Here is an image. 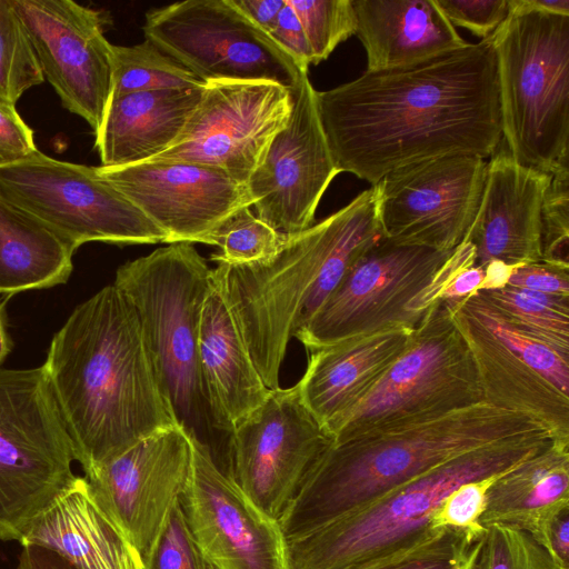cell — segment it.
Segmentation results:
<instances>
[{"label": "cell", "instance_id": "obj_49", "mask_svg": "<svg viewBox=\"0 0 569 569\" xmlns=\"http://www.w3.org/2000/svg\"><path fill=\"white\" fill-rule=\"evenodd\" d=\"M517 267L519 266H510L501 261L488 262L482 267L485 270V278L478 291L505 288Z\"/></svg>", "mask_w": 569, "mask_h": 569}, {"label": "cell", "instance_id": "obj_17", "mask_svg": "<svg viewBox=\"0 0 569 569\" xmlns=\"http://www.w3.org/2000/svg\"><path fill=\"white\" fill-rule=\"evenodd\" d=\"M62 106L99 130L112 93V44L101 12L72 0H11Z\"/></svg>", "mask_w": 569, "mask_h": 569}, {"label": "cell", "instance_id": "obj_6", "mask_svg": "<svg viewBox=\"0 0 569 569\" xmlns=\"http://www.w3.org/2000/svg\"><path fill=\"white\" fill-rule=\"evenodd\" d=\"M212 269L188 242L169 243L120 266L113 284L140 321L156 373L177 425L209 446L221 433L201 378L198 339Z\"/></svg>", "mask_w": 569, "mask_h": 569}, {"label": "cell", "instance_id": "obj_4", "mask_svg": "<svg viewBox=\"0 0 569 569\" xmlns=\"http://www.w3.org/2000/svg\"><path fill=\"white\" fill-rule=\"evenodd\" d=\"M541 430L525 415L482 401L333 441L278 522L287 541L297 539L455 457Z\"/></svg>", "mask_w": 569, "mask_h": 569}, {"label": "cell", "instance_id": "obj_38", "mask_svg": "<svg viewBox=\"0 0 569 569\" xmlns=\"http://www.w3.org/2000/svg\"><path fill=\"white\" fill-rule=\"evenodd\" d=\"M541 261L569 268V158L550 173L541 207Z\"/></svg>", "mask_w": 569, "mask_h": 569}, {"label": "cell", "instance_id": "obj_48", "mask_svg": "<svg viewBox=\"0 0 569 569\" xmlns=\"http://www.w3.org/2000/svg\"><path fill=\"white\" fill-rule=\"evenodd\" d=\"M22 547L17 569H79L51 549L36 545Z\"/></svg>", "mask_w": 569, "mask_h": 569}, {"label": "cell", "instance_id": "obj_45", "mask_svg": "<svg viewBox=\"0 0 569 569\" xmlns=\"http://www.w3.org/2000/svg\"><path fill=\"white\" fill-rule=\"evenodd\" d=\"M543 548L560 569H569V506L562 508L546 529Z\"/></svg>", "mask_w": 569, "mask_h": 569}, {"label": "cell", "instance_id": "obj_25", "mask_svg": "<svg viewBox=\"0 0 569 569\" xmlns=\"http://www.w3.org/2000/svg\"><path fill=\"white\" fill-rule=\"evenodd\" d=\"M20 543L51 549L79 569H144L139 552L97 502L84 477L74 478Z\"/></svg>", "mask_w": 569, "mask_h": 569}, {"label": "cell", "instance_id": "obj_24", "mask_svg": "<svg viewBox=\"0 0 569 569\" xmlns=\"http://www.w3.org/2000/svg\"><path fill=\"white\" fill-rule=\"evenodd\" d=\"M198 357L212 416L230 439L233 428L263 402L270 389L213 277L200 318Z\"/></svg>", "mask_w": 569, "mask_h": 569}, {"label": "cell", "instance_id": "obj_52", "mask_svg": "<svg viewBox=\"0 0 569 569\" xmlns=\"http://www.w3.org/2000/svg\"><path fill=\"white\" fill-rule=\"evenodd\" d=\"M204 560V559H203ZM203 569H217L216 567H213L211 563H209L208 561H203Z\"/></svg>", "mask_w": 569, "mask_h": 569}, {"label": "cell", "instance_id": "obj_16", "mask_svg": "<svg viewBox=\"0 0 569 569\" xmlns=\"http://www.w3.org/2000/svg\"><path fill=\"white\" fill-rule=\"evenodd\" d=\"M191 436L179 425L158 430L84 473L101 508L143 565L189 482Z\"/></svg>", "mask_w": 569, "mask_h": 569}, {"label": "cell", "instance_id": "obj_5", "mask_svg": "<svg viewBox=\"0 0 569 569\" xmlns=\"http://www.w3.org/2000/svg\"><path fill=\"white\" fill-rule=\"evenodd\" d=\"M555 442L541 430L455 457L367 506L288 541L291 569H367L420 542L459 486L502 475Z\"/></svg>", "mask_w": 569, "mask_h": 569}, {"label": "cell", "instance_id": "obj_9", "mask_svg": "<svg viewBox=\"0 0 569 569\" xmlns=\"http://www.w3.org/2000/svg\"><path fill=\"white\" fill-rule=\"evenodd\" d=\"M482 401L469 346L447 302L438 300L377 383L328 432L337 441L370 429L435 418Z\"/></svg>", "mask_w": 569, "mask_h": 569}, {"label": "cell", "instance_id": "obj_20", "mask_svg": "<svg viewBox=\"0 0 569 569\" xmlns=\"http://www.w3.org/2000/svg\"><path fill=\"white\" fill-rule=\"evenodd\" d=\"M94 168L166 233V243H206L228 217L252 207L244 184L203 164L147 160Z\"/></svg>", "mask_w": 569, "mask_h": 569}, {"label": "cell", "instance_id": "obj_3", "mask_svg": "<svg viewBox=\"0 0 569 569\" xmlns=\"http://www.w3.org/2000/svg\"><path fill=\"white\" fill-rule=\"evenodd\" d=\"M381 237L378 192L372 186L320 222L287 234L266 261L240 266L217 261L212 277L269 389L279 387L290 339Z\"/></svg>", "mask_w": 569, "mask_h": 569}, {"label": "cell", "instance_id": "obj_19", "mask_svg": "<svg viewBox=\"0 0 569 569\" xmlns=\"http://www.w3.org/2000/svg\"><path fill=\"white\" fill-rule=\"evenodd\" d=\"M292 92L287 126L273 138L246 188L254 214L276 231L295 234L311 227L316 210L340 173L329 149L308 74Z\"/></svg>", "mask_w": 569, "mask_h": 569}, {"label": "cell", "instance_id": "obj_18", "mask_svg": "<svg viewBox=\"0 0 569 569\" xmlns=\"http://www.w3.org/2000/svg\"><path fill=\"white\" fill-rule=\"evenodd\" d=\"M189 482L179 503L202 558L217 569H291L279 522L262 512L192 438Z\"/></svg>", "mask_w": 569, "mask_h": 569}, {"label": "cell", "instance_id": "obj_23", "mask_svg": "<svg viewBox=\"0 0 569 569\" xmlns=\"http://www.w3.org/2000/svg\"><path fill=\"white\" fill-rule=\"evenodd\" d=\"M472 353L483 400L525 415L569 445V397L528 366L458 301H446Z\"/></svg>", "mask_w": 569, "mask_h": 569}, {"label": "cell", "instance_id": "obj_36", "mask_svg": "<svg viewBox=\"0 0 569 569\" xmlns=\"http://www.w3.org/2000/svg\"><path fill=\"white\" fill-rule=\"evenodd\" d=\"M295 10L313 54V64L326 60L338 44L356 34L352 0H286Z\"/></svg>", "mask_w": 569, "mask_h": 569}, {"label": "cell", "instance_id": "obj_34", "mask_svg": "<svg viewBox=\"0 0 569 569\" xmlns=\"http://www.w3.org/2000/svg\"><path fill=\"white\" fill-rule=\"evenodd\" d=\"M43 80L32 46L11 0H0V102L16 106L28 89Z\"/></svg>", "mask_w": 569, "mask_h": 569}, {"label": "cell", "instance_id": "obj_43", "mask_svg": "<svg viewBox=\"0 0 569 569\" xmlns=\"http://www.w3.org/2000/svg\"><path fill=\"white\" fill-rule=\"evenodd\" d=\"M269 37L300 71L308 73L309 66L313 64V54L298 16L286 0Z\"/></svg>", "mask_w": 569, "mask_h": 569}, {"label": "cell", "instance_id": "obj_30", "mask_svg": "<svg viewBox=\"0 0 569 569\" xmlns=\"http://www.w3.org/2000/svg\"><path fill=\"white\" fill-rule=\"evenodd\" d=\"M476 293L513 325L569 358V296L509 286Z\"/></svg>", "mask_w": 569, "mask_h": 569}, {"label": "cell", "instance_id": "obj_13", "mask_svg": "<svg viewBox=\"0 0 569 569\" xmlns=\"http://www.w3.org/2000/svg\"><path fill=\"white\" fill-rule=\"evenodd\" d=\"M332 442L298 383L270 389L232 430L228 475L253 505L279 521Z\"/></svg>", "mask_w": 569, "mask_h": 569}, {"label": "cell", "instance_id": "obj_14", "mask_svg": "<svg viewBox=\"0 0 569 569\" xmlns=\"http://www.w3.org/2000/svg\"><path fill=\"white\" fill-rule=\"evenodd\" d=\"M292 102V92L272 81L206 83L202 99L178 140L150 160L212 167L246 186L273 138L287 126Z\"/></svg>", "mask_w": 569, "mask_h": 569}, {"label": "cell", "instance_id": "obj_11", "mask_svg": "<svg viewBox=\"0 0 569 569\" xmlns=\"http://www.w3.org/2000/svg\"><path fill=\"white\" fill-rule=\"evenodd\" d=\"M452 251L381 237L295 338L312 351L391 327L416 328L427 312L422 293Z\"/></svg>", "mask_w": 569, "mask_h": 569}, {"label": "cell", "instance_id": "obj_51", "mask_svg": "<svg viewBox=\"0 0 569 569\" xmlns=\"http://www.w3.org/2000/svg\"><path fill=\"white\" fill-rule=\"evenodd\" d=\"M521 2L536 11L569 16V0H521Z\"/></svg>", "mask_w": 569, "mask_h": 569}, {"label": "cell", "instance_id": "obj_22", "mask_svg": "<svg viewBox=\"0 0 569 569\" xmlns=\"http://www.w3.org/2000/svg\"><path fill=\"white\" fill-rule=\"evenodd\" d=\"M413 329L391 327L310 351L298 385L306 406L327 430L371 390Z\"/></svg>", "mask_w": 569, "mask_h": 569}, {"label": "cell", "instance_id": "obj_40", "mask_svg": "<svg viewBox=\"0 0 569 569\" xmlns=\"http://www.w3.org/2000/svg\"><path fill=\"white\" fill-rule=\"evenodd\" d=\"M203 561L178 502L152 548L144 569H203Z\"/></svg>", "mask_w": 569, "mask_h": 569}, {"label": "cell", "instance_id": "obj_10", "mask_svg": "<svg viewBox=\"0 0 569 569\" xmlns=\"http://www.w3.org/2000/svg\"><path fill=\"white\" fill-rule=\"evenodd\" d=\"M0 199L34 218L76 249L91 241L166 242V233L94 167L50 158L39 150L0 167Z\"/></svg>", "mask_w": 569, "mask_h": 569}, {"label": "cell", "instance_id": "obj_1", "mask_svg": "<svg viewBox=\"0 0 569 569\" xmlns=\"http://www.w3.org/2000/svg\"><path fill=\"white\" fill-rule=\"evenodd\" d=\"M316 101L338 170L372 186L415 162L488 158L502 141L491 37L416 64L366 71L316 91Z\"/></svg>", "mask_w": 569, "mask_h": 569}, {"label": "cell", "instance_id": "obj_41", "mask_svg": "<svg viewBox=\"0 0 569 569\" xmlns=\"http://www.w3.org/2000/svg\"><path fill=\"white\" fill-rule=\"evenodd\" d=\"M452 26L481 40L492 36L509 16L508 0H435Z\"/></svg>", "mask_w": 569, "mask_h": 569}, {"label": "cell", "instance_id": "obj_8", "mask_svg": "<svg viewBox=\"0 0 569 569\" xmlns=\"http://www.w3.org/2000/svg\"><path fill=\"white\" fill-rule=\"evenodd\" d=\"M74 460L43 367H0V540H22L77 477Z\"/></svg>", "mask_w": 569, "mask_h": 569}, {"label": "cell", "instance_id": "obj_32", "mask_svg": "<svg viewBox=\"0 0 569 569\" xmlns=\"http://www.w3.org/2000/svg\"><path fill=\"white\" fill-rule=\"evenodd\" d=\"M458 302L521 360L569 397V358L513 325L477 293Z\"/></svg>", "mask_w": 569, "mask_h": 569}, {"label": "cell", "instance_id": "obj_50", "mask_svg": "<svg viewBox=\"0 0 569 569\" xmlns=\"http://www.w3.org/2000/svg\"><path fill=\"white\" fill-rule=\"evenodd\" d=\"M12 295L0 293V365L4 361L7 356L11 352L12 340L7 330V311L6 306Z\"/></svg>", "mask_w": 569, "mask_h": 569}, {"label": "cell", "instance_id": "obj_27", "mask_svg": "<svg viewBox=\"0 0 569 569\" xmlns=\"http://www.w3.org/2000/svg\"><path fill=\"white\" fill-rule=\"evenodd\" d=\"M204 88L153 90L110 98L94 133L101 166L138 163L169 149L199 106Z\"/></svg>", "mask_w": 569, "mask_h": 569}, {"label": "cell", "instance_id": "obj_26", "mask_svg": "<svg viewBox=\"0 0 569 569\" xmlns=\"http://www.w3.org/2000/svg\"><path fill=\"white\" fill-rule=\"evenodd\" d=\"M367 71L416 64L466 47L435 0H352Z\"/></svg>", "mask_w": 569, "mask_h": 569}, {"label": "cell", "instance_id": "obj_29", "mask_svg": "<svg viewBox=\"0 0 569 569\" xmlns=\"http://www.w3.org/2000/svg\"><path fill=\"white\" fill-rule=\"evenodd\" d=\"M77 249L41 222L0 199V293L64 283Z\"/></svg>", "mask_w": 569, "mask_h": 569}, {"label": "cell", "instance_id": "obj_7", "mask_svg": "<svg viewBox=\"0 0 569 569\" xmlns=\"http://www.w3.org/2000/svg\"><path fill=\"white\" fill-rule=\"evenodd\" d=\"M508 4L491 36L502 140L519 164L551 173L569 158V16Z\"/></svg>", "mask_w": 569, "mask_h": 569}, {"label": "cell", "instance_id": "obj_35", "mask_svg": "<svg viewBox=\"0 0 569 569\" xmlns=\"http://www.w3.org/2000/svg\"><path fill=\"white\" fill-rule=\"evenodd\" d=\"M481 539L455 529H435L417 545L367 569H477Z\"/></svg>", "mask_w": 569, "mask_h": 569}, {"label": "cell", "instance_id": "obj_12", "mask_svg": "<svg viewBox=\"0 0 569 569\" xmlns=\"http://www.w3.org/2000/svg\"><path fill=\"white\" fill-rule=\"evenodd\" d=\"M146 39L204 83L266 80L292 91L305 73L231 0H186L146 13Z\"/></svg>", "mask_w": 569, "mask_h": 569}, {"label": "cell", "instance_id": "obj_28", "mask_svg": "<svg viewBox=\"0 0 569 569\" xmlns=\"http://www.w3.org/2000/svg\"><path fill=\"white\" fill-rule=\"evenodd\" d=\"M569 506V445L555 441L495 479L480 525L526 531L543 547L550 520Z\"/></svg>", "mask_w": 569, "mask_h": 569}, {"label": "cell", "instance_id": "obj_2", "mask_svg": "<svg viewBox=\"0 0 569 569\" xmlns=\"http://www.w3.org/2000/svg\"><path fill=\"white\" fill-rule=\"evenodd\" d=\"M42 367L84 473L177 425L137 312L114 284L72 311Z\"/></svg>", "mask_w": 569, "mask_h": 569}, {"label": "cell", "instance_id": "obj_31", "mask_svg": "<svg viewBox=\"0 0 569 569\" xmlns=\"http://www.w3.org/2000/svg\"><path fill=\"white\" fill-rule=\"evenodd\" d=\"M111 50V98L134 92L206 86L190 70L147 39L130 47L112 44Z\"/></svg>", "mask_w": 569, "mask_h": 569}, {"label": "cell", "instance_id": "obj_21", "mask_svg": "<svg viewBox=\"0 0 569 569\" xmlns=\"http://www.w3.org/2000/svg\"><path fill=\"white\" fill-rule=\"evenodd\" d=\"M549 182L550 173L519 164L508 150L492 156L478 210L463 238L475 247L477 266L541 261V207Z\"/></svg>", "mask_w": 569, "mask_h": 569}, {"label": "cell", "instance_id": "obj_47", "mask_svg": "<svg viewBox=\"0 0 569 569\" xmlns=\"http://www.w3.org/2000/svg\"><path fill=\"white\" fill-rule=\"evenodd\" d=\"M485 278V270L476 263L461 268L440 296L443 301H460L476 293Z\"/></svg>", "mask_w": 569, "mask_h": 569}, {"label": "cell", "instance_id": "obj_39", "mask_svg": "<svg viewBox=\"0 0 569 569\" xmlns=\"http://www.w3.org/2000/svg\"><path fill=\"white\" fill-rule=\"evenodd\" d=\"M499 476L459 486L433 512L430 518V528L460 530L480 540L486 530L480 525V518L485 510L487 491Z\"/></svg>", "mask_w": 569, "mask_h": 569}, {"label": "cell", "instance_id": "obj_15", "mask_svg": "<svg viewBox=\"0 0 569 569\" xmlns=\"http://www.w3.org/2000/svg\"><path fill=\"white\" fill-rule=\"evenodd\" d=\"M487 162L446 156L396 169L373 184L382 237L407 246L452 251L479 207Z\"/></svg>", "mask_w": 569, "mask_h": 569}, {"label": "cell", "instance_id": "obj_44", "mask_svg": "<svg viewBox=\"0 0 569 569\" xmlns=\"http://www.w3.org/2000/svg\"><path fill=\"white\" fill-rule=\"evenodd\" d=\"M507 286L547 295L569 296V268L543 261L526 263L513 270Z\"/></svg>", "mask_w": 569, "mask_h": 569}, {"label": "cell", "instance_id": "obj_37", "mask_svg": "<svg viewBox=\"0 0 569 569\" xmlns=\"http://www.w3.org/2000/svg\"><path fill=\"white\" fill-rule=\"evenodd\" d=\"M477 569H560L548 551L526 531L489 526L481 538Z\"/></svg>", "mask_w": 569, "mask_h": 569}, {"label": "cell", "instance_id": "obj_33", "mask_svg": "<svg viewBox=\"0 0 569 569\" xmlns=\"http://www.w3.org/2000/svg\"><path fill=\"white\" fill-rule=\"evenodd\" d=\"M286 236L259 219L251 207H246L228 217L206 243L220 248V252L211 257L216 262L252 264L274 256Z\"/></svg>", "mask_w": 569, "mask_h": 569}, {"label": "cell", "instance_id": "obj_46", "mask_svg": "<svg viewBox=\"0 0 569 569\" xmlns=\"http://www.w3.org/2000/svg\"><path fill=\"white\" fill-rule=\"evenodd\" d=\"M233 6L257 28L269 36L284 6V0H231Z\"/></svg>", "mask_w": 569, "mask_h": 569}, {"label": "cell", "instance_id": "obj_42", "mask_svg": "<svg viewBox=\"0 0 569 569\" xmlns=\"http://www.w3.org/2000/svg\"><path fill=\"white\" fill-rule=\"evenodd\" d=\"M37 150L33 131L16 106L0 102V167L20 161Z\"/></svg>", "mask_w": 569, "mask_h": 569}]
</instances>
